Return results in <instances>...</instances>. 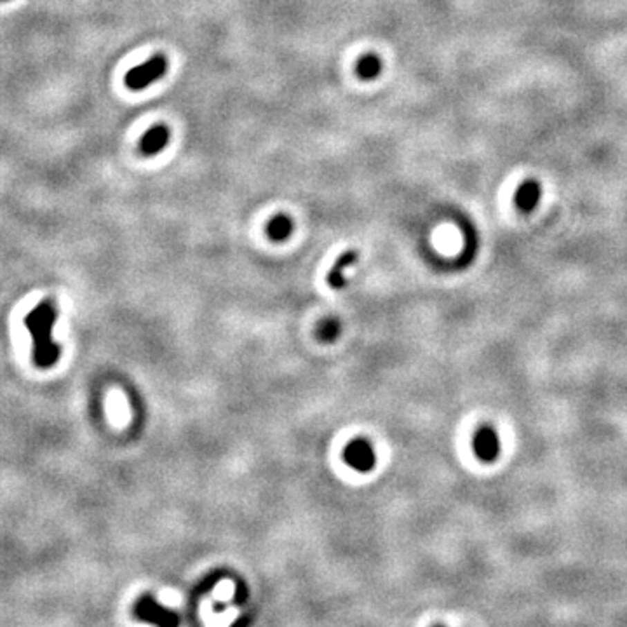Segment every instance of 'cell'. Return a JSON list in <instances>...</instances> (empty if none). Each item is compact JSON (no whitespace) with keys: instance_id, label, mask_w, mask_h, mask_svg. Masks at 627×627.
Listing matches in <instances>:
<instances>
[{"instance_id":"1","label":"cell","mask_w":627,"mask_h":627,"mask_svg":"<svg viewBox=\"0 0 627 627\" xmlns=\"http://www.w3.org/2000/svg\"><path fill=\"white\" fill-rule=\"evenodd\" d=\"M56 317L58 310L51 300L40 301L25 317V326L33 338V363L42 370L55 366L62 355V348L51 337Z\"/></svg>"},{"instance_id":"2","label":"cell","mask_w":627,"mask_h":627,"mask_svg":"<svg viewBox=\"0 0 627 627\" xmlns=\"http://www.w3.org/2000/svg\"><path fill=\"white\" fill-rule=\"evenodd\" d=\"M167 68H169V62L162 53H159V55H153L149 62L131 68L124 77V84L131 91H142L150 84L162 79L167 73Z\"/></svg>"},{"instance_id":"3","label":"cell","mask_w":627,"mask_h":627,"mask_svg":"<svg viewBox=\"0 0 627 627\" xmlns=\"http://www.w3.org/2000/svg\"><path fill=\"white\" fill-rule=\"evenodd\" d=\"M472 451L481 464H495L500 457L502 444L498 432L492 425H481L472 436Z\"/></svg>"},{"instance_id":"4","label":"cell","mask_w":627,"mask_h":627,"mask_svg":"<svg viewBox=\"0 0 627 627\" xmlns=\"http://www.w3.org/2000/svg\"><path fill=\"white\" fill-rule=\"evenodd\" d=\"M171 131L166 124H156L153 127H150L140 140V152L145 157L157 156L160 150L166 149V145L169 143Z\"/></svg>"},{"instance_id":"5","label":"cell","mask_w":627,"mask_h":627,"mask_svg":"<svg viewBox=\"0 0 627 627\" xmlns=\"http://www.w3.org/2000/svg\"><path fill=\"white\" fill-rule=\"evenodd\" d=\"M345 460L354 469L370 471L375 465V451L368 441H354L345 451Z\"/></svg>"},{"instance_id":"6","label":"cell","mask_w":627,"mask_h":627,"mask_svg":"<svg viewBox=\"0 0 627 627\" xmlns=\"http://www.w3.org/2000/svg\"><path fill=\"white\" fill-rule=\"evenodd\" d=\"M542 189L536 180H525L514 192V204L521 213H532L541 203Z\"/></svg>"},{"instance_id":"7","label":"cell","mask_w":627,"mask_h":627,"mask_svg":"<svg viewBox=\"0 0 627 627\" xmlns=\"http://www.w3.org/2000/svg\"><path fill=\"white\" fill-rule=\"evenodd\" d=\"M357 256H359L357 251L348 250V251H345L340 258H338L337 263H335V267L331 268L330 276H328V284H330L331 288L338 290V288L344 286L345 279H344V276H341V272H344L345 268L350 267V265H354L355 260H357Z\"/></svg>"},{"instance_id":"8","label":"cell","mask_w":627,"mask_h":627,"mask_svg":"<svg viewBox=\"0 0 627 627\" xmlns=\"http://www.w3.org/2000/svg\"><path fill=\"white\" fill-rule=\"evenodd\" d=\"M293 220L288 214H277L268 221L267 234L272 241H286L293 232Z\"/></svg>"},{"instance_id":"9","label":"cell","mask_w":627,"mask_h":627,"mask_svg":"<svg viewBox=\"0 0 627 627\" xmlns=\"http://www.w3.org/2000/svg\"><path fill=\"white\" fill-rule=\"evenodd\" d=\"M382 72V59L373 53L361 56L357 65H355V73L361 80H373L380 75Z\"/></svg>"},{"instance_id":"10","label":"cell","mask_w":627,"mask_h":627,"mask_svg":"<svg viewBox=\"0 0 627 627\" xmlns=\"http://www.w3.org/2000/svg\"><path fill=\"white\" fill-rule=\"evenodd\" d=\"M335 337H337V323H333V321H328V323H324L323 328H321V338H324V340H331V338H335Z\"/></svg>"}]
</instances>
